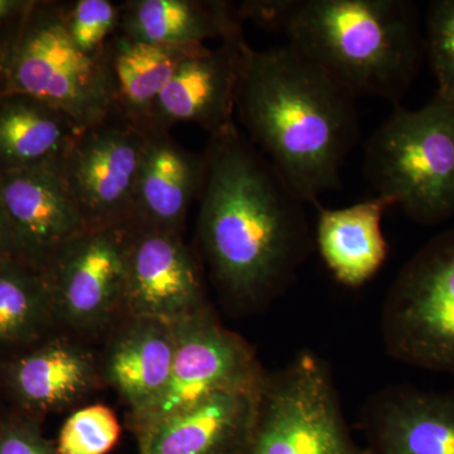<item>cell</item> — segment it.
Wrapping results in <instances>:
<instances>
[{"label": "cell", "instance_id": "obj_21", "mask_svg": "<svg viewBox=\"0 0 454 454\" xmlns=\"http://www.w3.org/2000/svg\"><path fill=\"white\" fill-rule=\"evenodd\" d=\"M107 352L106 375L114 389L138 411L162 393L176 352L175 325L130 318Z\"/></svg>", "mask_w": 454, "mask_h": 454}, {"label": "cell", "instance_id": "obj_17", "mask_svg": "<svg viewBox=\"0 0 454 454\" xmlns=\"http://www.w3.org/2000/svg\"><path fill=\"white\" fill-rule=\"evenodd\" d=\"M205 160L170 133L148 131L134 200L133 223L184 234L188 211L201 191Z\"/></svg>", "mask_w": 454, "mask_h": 454}, {"label": "cell", "instance_id": "obj_7", "mask_svg": "<svg viewBox=\"0 0 454 454\" xmlns=\"http://www.w3.org/2000/svg\"><path fill=\"white\" fill-rule=\"evenodd\" d=\"M380 333L394 360L454 376V227L399 271L382 304Z\"/></svg>", "mask_w": 454, "mask_h": 454}, {"label": "cell", "instance_id": "obj_2", "mask_svg": "<svg viewBox=\"0 0 454 454\" xmlns=\"http://www.w3.org/2000/svg\"><path fill=\"white\" fill-rule=\"evenodd\" d=\"M357 98L289 44L247 46L235 116L244 134L301 202L339 190L360 142Z\"/></svg>", "mask_w": 454, "mask_h": 454}, {"label": "cell", "instance_id": "obj_12", "mask_svg": "<svg viewBox=\"0 0 454 454\" xmlns=\"http://www.w3.org/2000/svg\"><path fill=\"white\" fill-rule=\"evenodd\" d=\"M0 211L17 258L40 271L88 230L59 166L0 173Z\"/></svg>", "mask_w": 454, "mask_h": 454}, {"label": "cell", "instance_id": "obj_25", "mask_svg": "<svg viewBox=\"0 0 454 454\" xmlns=\"http://www.w3.org/2000/svg\"><path fill=\"white\" fill-rule=\"evenodd\" d=\"M66 26L74 43L86 55H104L107 42L118 32L121 8L110 0L64 3Z\"/></svg>", "mask_w": 454, "mask_h": 454}, {"label": "cell", "instance_id": "obj_4", "mask_svg": "<svg viewBox=\"0 0 454 454\" xmlns=\"http://www.w3.org/2000/svg\"><path fill=\"white\" fill-rule=\"evenodd\" d=\"M394 106L366 140L364 176L413 223H443L454 215V98L435 92L418 109Z\"/></svg>", "mask_w": 454, "mask_h": 454}, {"label": "cell", "instance_id": "obj_19", "mask_svg": "<svg viewBox=\"0 0 454 454\" xmlns=\"http://www.w3.org/2000/svg\"><path fill=\"white\" fill-rule=\"evenodd\" d=\"M118 32L145 43L206 44L245 38L238 5L223 0H128L119 4Z\"/></svg>", "mask_w": 454, "mask_h": 454}, {"label": "cell", "instance_id": "obj_23", "mask_svg": "<svg viewBox=\"0 0 454 454\" xmlns=\"http://www.w3.org/2000/svg\"><path fill=\"white\" fill-rule=\"evenodd\" d=\"M55 319L43 273L18 258L2 260L0 354L12 352L13 358L35 348Z\"/></svg>", "mask_w": 454, "mask_h": 454}, {"label": "cell", "instance_id": "obj_14", "mask_svg": "<svg viewBox=\"0 0 454 454\" xmlns=\"http://www.w3.org/2000/svg\"><path fill=\"white\" fill-rule=\"evenodd\" d=\"M358 428L372 454H454V390L390 385L366 400Z\"/></svg>", "mask_w": 454, "mask_h": 454}, {"label": "cell", "instance_id": "obj_27", "mask_svg": "<svg viewBox=\"0 0 454 454\" xmlns=\"http://www.w3.org/2000/svg\"><path fill=\"white\" fill-rule=\"evenodd\" d=\"M0 454H59L35 418L23 413L0 417Z\"/></svg>", "mask_w": 454, "mask_h": 454}, {"label": "cell", "instance_id": "obj_22", "mask_svg": "<svg viewBox=\"0 0 454 454\" xmlns=\"http://www.w3.org/2000/svg\"><path fill=\"white\" fill-rule=\"evenodd\" d=\"M82 129L55 107L20 94L0 97V173L59 166Z\"/></svg>", "mask_w": 454, "mask_h": 454}, {"label": "cell", "instance_id": "obj_1", "mask_svg": "<svg viewBox=\"0 0 454 454\" xmlns=\"http://www.w3.org/2000/svg\"><path fill=\"white\" fill-rule=\"evenodd\" d=\"M197 240L217 289L241 310L286 294L315 247L301 202L236 124L203 152Z\"/></svg>", "mask_w": 454, "mask_h": 454}, {"label": "cell", "instance_id": "obj_11", "mask_svg": "<svg viewBox=\"0 0 454 454\" xmlns=\"http://www.w3.org/2000/svg\"><path fill=\"white\" fill-rule=\"evenodd\" d=\"M207 307L201 267L182 235L131 223L124 292L130 318L177 324Z\"/></svg>", "mask_w": 454, "mask_h": 454}, {"label": "cell", "instance_id": "obj_8", "mask_svg": "<svg viewBox=\"0 0 454 454\" xmlns=\"http://www.w3.org/2000/svg\"><path fill=\"white\" fill-rule=\"evenodd\" d=\"M175 325L172 372L153 402L130 411L134 433L225 391L258 389L267 370L252 346L217 321L207 307Z\"/></svg>", "mask_w": 454, "mask_h": 454}, {"label": "cell", "instance_id": "obj_13", "mask_svg": "<svg viewBox=\"0 0 454 454\" xmlns=\"http://www.w3.org/2000/svg\"><path fill=\"white\" fill-rule=\"evenodd\" d=\"M247 46L245 38L223 42L186 59L155 100L145 130L170 133L175 125L191 122L211 136L234 124L236 92Z\"/></svg>", "mask_w": 454, "mask_h": 454}, {"label": "cell", "instance_id": "obj_16", "mask_svg": "<svg viewBox=\"0 0 454 454\" xmlns=\"http://www.w3.org/2000/svg\"><path fill=\"white\" fill-rule=\"evenodd\" d=\"M3 380L23 414L35 418L82 399L97 380V366L90 352L59 337L4 363Z\"/></svg>", "mask_w": 454, "mask_h": 454}, {"label": "cell", "instance_id": "obj_3", "mask_svg": "<svg viewBox=\"0 0 454 454\" xmlns=\"http://www.w3.org/2000/svg\"><path fill=\"white\" fill-rule=\"evenodd\" d=\"M244 22L286 43L348 90L400 104L426 55L419 12L408 0H249Z\"/></svg>", "mask_w": 454, "mask_h": 454}, {"label": "cell", "instance_id": "obj_10", "mask_svg": "<svg viewBox=\"0 0 454 454\" xmlns=\"http://www.w3.org/2000/svg\"><path fill=\"white\" fill-rule=\"evenodd\" d=\"M130 223L88 229L65 245L44 269L55 318L97 330L124 309Z\"/></svg>", "mask_w": 454, "mask_h": 454}, {"label": "cell", "instance_id": "obj_6", "mask_svg": "<svg viewBox=\"0 0 454 454\" xmlns=\"http://www.w3.org/2000/svg\"><path fill=\"white\" fill-rule=\"evenodd\" d=\"M7 92L66 114L80 129L113 115L103 56L83 53L67 31L64 3L33 5L5 59Z\"/></svg>", "mask_w": 454, "mask_h": 454}, {"label": "cell", "instance_id": "obj_29", "mask_svg": "<svg viewBox=\"0 0 454 454\" xmlns=\"http://www.w3.org/2000/svg\"><path fill=\"white\" fill-rule=\"evenodd\" d=\"M9 258H17V256L16 252H14L11 231H9L4 216L0 211V262Z\"/></svg>", "mask_w": 454, "mask_h": 454}, {"label": "cell", "instance_id": "obj_24", "mask_svg": "<svg viewBox=\"0 0 454 454\" xmlns=\"http://www.w3.org/2000/svg\"><path fill=\"white\" fill-rule=\"evenodd\" d=\"M121 437L118 417L103 404L85 406L66 419L59 433V454H109Z\"/></svg>", "mask_w": 454, "mask_h": 454}, {"label": "cell", "instance_id": "obj_28", "mask_svg": "<svg viewBox=\"0 0 454 454\" xmlns=\"http://www.w3.org/2000/svg\"><path fill=\"white\" fill-rule=\"evenodd\" d=\"M33 5L14 0H0V25L14 16H23L31 11Z\"/></svg>", "mask_w": 454, "mask_h": 454}, {"label": "cell", "instance_id": "obj_9", "mask_svg": "<svg viewBox=\"0 0 454 454\" xmlns=\"http://www.w3.org/2000/svg\"><path fill=\"white\" fill-rule=\"evenodd\" d=\"M148 131L110 115L77 134L59 164L88 229L133 223Z\"/></svg>", "mask_w": 454, "mask_h": 454}, {"label": "cell", "instance_id": "obj_5", "mask_svg": "<svg viewBox=\"0 0 454 454\" xmlns=\"http://www.w3.org/2000/svg\"><path fill=\"white\" fill-rule=\"evenodd\" d=\"M236 454H372L352 435L333 370L312 349L265 373L255 415Z\"/></svg>", "mask_w": 454, "mask_h": 454}, {"label": "cell", "instance_id": "obj_18", "mask_svg": "<svg viewBox=\"0 0 454 454\" xmlns=\"http://www.w3.org/2000/svg\"><path fill=\"white\" fill-rule=\"evenodd\" d=\"M316 206L313 238L322 262L343 286L361 288L376 277L389 256L382 219L393 203L375 196L340 208Z\"/></svg>", "mask_w": 454, "mask_h": 454}, {"label": "cell", "instance_id": "obj_15", "mask_svg": "<svg viewBox=\"0 0 454 454\" xmlns=\"http://www.w3.org/2000/svg\"><path fill=\"white\" fill-rule=\"evenodd\" d=\"M260 387L216 394L139 429L138 454L238 453L252 427Z\"/></svg>", "mask_w": 454, "mask_h": 454}, {"label": "cell", "instance_id": "obj_20", "mask_svg": "<svg viewBox=\"0 0 454 454\" xmlns=\"http://www.w3.org/2000/svg\"><path fill=\"white\" fill-rule=\"evenodd\" d=\"M206 47L145 43L113 35L106 47L113 114L145 130L155 100L179 66Z\"/></svg>", "mask_w": 454, "mask_h": 454}, {"label": "cell", "instance_id": "obj_26", "mask_svg": "<svg viewBox=\"0 0 454 454\" xmlns=\"http://www.w3.org/2000/svg\"><path fill=\"white\" fill-rule=\"evenodd\" d=\"M424 47L437 82V94L454 98V0L430 3Z\"/></svg>", "mask_w": 454, "mask_h": 454}, {"label": "cell", "instance_id": "obj_30", "mask_svg": "<svg viewBox=\"0 0 454 454\" xmlns=\"http://www.w3.org/2000/svg\"><path fill=\"white\" fill-rule=\"evenodd\" d=\"M0 74H5V76H7V73H5V62H0Z\"/></svg>", "mask_w": 454, "mask_h": 454}]
</instances>
